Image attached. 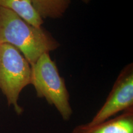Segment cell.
Masks as SVG:
<instances>
[{
    "mask_svg": "<svg viewBox=\"0 0 133 133\" xmlns=\"http://www.w3.org/2000/svg\"><path fill=\"white\" fill-rule=\"evenodd\" d=\"M17 48L32 65L41 56L58 49L59 41L43 26L36 27L6 8L0 7V44Z\"/></svg>",
    "mask_w": 133,
    "mask_h": 133,
    "instance_id": "obj_1",
    "label": "cell"
},
{
    "mask_svg": "<svg viewBox=\"0 0 133 133\" xmlns=\"http://www.w3.org/2000/svg\"><path fill=\"white\" fill-rule=\"evenodd\" d=\"M70 133H133V107L99 124H79Z\"/></svg>",
    "mask_w": 133,
    "mask_h": 133,
    "instance_id": "obj_5",
    "label": "cell"
},
{
    "mask_svg": "<svg viewBox=\"0 0 133 133\" xmlns=\"http://www.w3.org/2000/svg\"><path fill=\"white\" fill-rule=\"evenodd\" d=\"M31 68V84L34 86L36 96L54 106L62 118L69 121L73 114L70 94L64 78L60 75L49 53L41 56Z\"/></svg>",
    "mask_w": 133,
    "mask_h": 133,
    "instance_id": "obj_2",
    "label": "cell"
},
{
    "mask_svg": "<svg viewBox=\"0 0 133 133\" xmlns=\"http://www.w3.org/2000/svg\"><path fill=\"white\" fill-rule=\"evenodd\" d=\"M33 6L42 19H57L64 17L71 0H31Z\"/></svg>",
    "mask_w": 133,
    "mask_h": 133,
    "instance_id": "obj_7",
    "label": "cell"
},
{
    "mask_svg": "<svg viewBox=\"0 0 133 133\" xmlns=\"http://www.w3.org/2000/svg\"><path fill=\"white\" fill-rule=\"evenodd\" d=\"M133 107V64L121 70L105 102L94 115L89 125H94Z\"/></svg>",
    "mask_w": 133,
    "mask_h": 133,
    "instance_id": "obj_4",
    "label": "cell"
},
{
    "mask_svg": "<svg viewBox=\"0 0 133 133\" xmlns=\"http://www.w3.org/2000/svg\"><path fill=\"white\" fill-rule=\"evenodd\" d=\"M31 68L24 55L8 43L0 44V90L17 115L24 112L18 104L22 91L31 84Z\"/></svg>",
    "mask_w": 133,
    "mask_h": 133,
    "instance_id": "obj_3",
    "label": "cell"
},
{
    "mask_svg": "<svg viewBox=\"0 0 133 133\" xmlns=\"http://www.w3.org/2000/svg\"><path fill=\"white\" fill-rule=\"evenodd\" d=\"M0 7L13 11L36 27L42 26L44 24V20L36 12L31 0H0Z\"/></svg>",
    "mask_w": 133,
    "mask_h": 133,
    "instance_id": "obj_6",
    "label": "cell"
},
{
    "mask_svg": "<svg viewBox=\"0 0 133 133\" xmlns=\"http://www.w3.org/2000/svg\"><path fill=\"white\" fill-rule=\"evenodd\" d=\"M80 1H82L83 3H84V4H88V3L90 2L91 0H80Z\"/></svg>",
    "mask_w": 133,
    "mask_h": 133,
    "instance_id": "obj_8",
    "label": "cell"
}]
</instances>
